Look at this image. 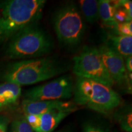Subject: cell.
<instances>
[{"label": "cell", "mask_w": 132, "mask_h": 132, "mask_svg": "<svg viewBox=\"0 0 132 132\" xmlns=\"http://www.w3.org/2000/svg\"><path fill=\"white\" fill-rule=\"evenodd\" d=\"M45 0H6L0 1V43L10 39L42 16Z\"/></svg>", "instance_id": "1"}, {"label": "cell", "mask_w": 132, "mask_h": 132, "mask_svg": "<svg viewBox=\"0 0 132 132\" xmlns=\"http://www.w3.org/2000/svg\"><path fill=\"white\" fill-rule=\"evenodd\" d=\"M67 70V65L55 57H40L11 64L5 70L3 78L6 82L19 86L30 85L49 80Z\"/></svg>", "instance_id": "2"}, {"label": "cell", "mask_w": 132, "mask_h": 132, "mask_svg": "<svg viewBox=\"0 0 132 132\" xmlns=\"http://www.w3.org/2000/svg\"><path fill=\"white\" fill-rule=\"evenodd\" d=\"M6 56L12 59H30L50 53L54 48L52 38L38 22L29 24L9 40Z\"/></svg>", "instance_id": "3"}, {"label": "cell", "mask_w": 132, "mask_h": 132, "mask_svg": "<svg viewBox=\"0 0 132 132\" xmlns=\"http://www.w3.org/2000/svg\"><path fill=\"white\" fill-rule=\"evenodd\" d=\"M73 95L76 104L103 114L110 113L121 103L120 95L111 87L81 77L75 82Z\"/></svg>", "instance_id": "4"}, {"label": "cell", "mask_w": 132, "mask_h": 132, "mask_svg": "<svg viewBox=\"0 0 132 132\" xmlns=\"http://www.w3.org/2000/svg\"><path fill=\"white\" fill-rule=\"evenodd\" d=\"M83 16L75 3L59 8L53 18V28L59 43L67 47H75L81 42L86 32Z\"/></svg>", "instance_id": "5"}, {"label": "cell", "mask_w": 132, "mask_h": 132, "mask_svg": "<svg viewBox=\"0 0 132 132\" xmlns=\"http://www.w3.org/2000/svg\"><path fill=\"white\" fill-rule=\"evenodd\" d=\"M73 72L77 77L95 81L109 87L114 84L104 65L98 48L92 46H85L73 57Z\"/></svg>", "instance_id": "6"}, {"label": "cell", "mask_w": 132, "mask_h": 132, "mask_svg": "<svg viewBox=\"0 0 132 132\" xmlns=\"http://www.w3.org/2000/svg\"><path fill=\"white\" fill-rule=\"evenodd\" d=\"M74 81L70 75H64L26 90L24 97L31 101L64 100L73 96Z\"/></svg>", "instance_id": "7"}, {"label": "cell", "mask_w": 132, "mask_h": 132, "mask_svg": "<svg viewBox=\"0 0 132 132\" xmlns=\"http://www.w3.org/2000/svg\"><path fill=\"white\" fill-rule=\"evenodd\" d=\"M97 48L104 65L114 82L119 85L122 83L127 75L124 58L106 44Z\"/></svg>", "instance_id": "8"}, {"label": "cell", "mask_w": 132, "mask_h": 132, "mask_svg": "<svg viewBox=\"0 0 132 132\" xmlns=\"http://www.w3.org/2000/svg\"><path fill=\"white\" fill-rule=\"evenodd\" d=\"M74 104L64 100L51 101H31L24 99L22 102V108L24 114L42 115L56 109L67 108Z\"/></svg>", "instance_id": "9"}, {"label": "cell", "mask_w": 132, "mask_h": 132, "mask_svg": "<svg viewBox=\"0 0 132 132\" xmlns=\"http://www.w3.org/2000/svg\"><path fill=\"white\" fill-rule=\"evenodd\" d=\"M77 110L75 105L67 108L56 109L40 115L39 132H53L66 117Z\"/></svg>", "instance_id": "10"}, {"label": "cell", "mask_w": 132, "mask_h": 132, "mask_svg": "<svg viewBox=\"0 0 132 132\" xmlns=\"http://www.w3.org/2000/svg\"><path fill=\"white\" fill-rule=\"evenodd\" d=\"M21 93L20 86L9 82L0 84V112L15 103Z\"/></svg>", "instance_id": "11"}, {"label": "cell", "mask_w": 132, "mask_h": 132, "mask_svg": "<svg viewBox=\"0 0 132 132\" xmlns=\"http://www.w3.org/2000/svg\"><path fill=\"white\" fill-rule=\"evenodd\" d=\"M123 58L132 54V36L119 34H108V42L105 43Z\"/></svg>", "instance_id": "12"}, {"label": "cell", "mask_w": 132, "mask_h": 132, "mask_svg": "<svg viewBox=\"0 0 132 132\" xmlns=\"http://www.w3.org/2000/svg\"><path fill=\"white\" fill-rule=\"evenodd\" d=\"M108 0L98 1L100 19L106 26L116 27L118 24L115 19V12L118 8L115 1Z\"/></svg>", "instance_id": "13"}, {"label": "cell", "mask_w": 132, "mask_h": 132, "mask_svg": "<svg viewBox=\"0 0 132 132\" xmlns=\"http://www.w3.org/2000/svg\"><path fill=\"white\" fill-rule=\"evenodd\" d=\"M79 5L81 12L87 22L93 24L100 19L98 1L81 0Z\"/></svg>", "instance_id": "14"}, {"label": "cell", "mask_w": 132, "mask_h": 132, "mask_svg": "<svg viewBox=\"0 0 132 132\" xmlns=\"http://www.w3.org/2000/svg\"><path fill=\"white\" fill-rule=\"evenodd\" d=\"M9 132H34L24 118L16 119L11 124Z\"/></svg>", "instance_id": "15"}, {"label": "cell", "mask_w": 132, "mask_h": 132, "mask_svg": "<svg viewBox=\"0 0 132 132\" xmlns=\"http://www.w3.org/2000/svg\"><path fill=\"white\" fill-rule=\"evenodd\" d=\"M118 120L121 128L127 132L132 131V114L131 110L125 111L118 114Z\"/></svg>", "instance_id": "16"}, {"label": "cell", "mask_w": 132, "mask_h": 132, "mask_svg": "<svg viewBox=\"0 0 132 132\" xmlns=\"http://www.w3.org/2000/svg\"><path fill=\"white\" fill-rule=\"evenodd\" d=\"M82 132H109V130L102 123L87 122L83 125Z\"/></svg>", "instance_id": "17"}, {"label": "cell", "mask_w": 132, "mask_h": 132, "mask_svg": "<svg viewBox=\"0 0 132 132\" xmlns=\"http://www.w3.org/2000/svg\"><path fill=\"white\" fill-rule=\"evenodd\" d=\"M24 118L34 132H39L40 128V115L24 114Z\"/></svg>", "instance_id": "18"}, {"label": "cell", "mask_w": 132, "mask_h": 132, "mask_svg": "<svg viewBox=\"0 0 132 132\" xmlns=\"http://www.w3.org/2000/svg\"><path fill=\"white\" fill-rule=\"evenodd\" d=\"M118 34L119 35L132 36V23L131 21L119 23L116 26Z\"/></svg>", "instance_id": "19"}, {"label": "cell", "mask_w": 132, "mask_h": 132, "mask_svg": "<svg viewBox=\"0 0 132 132\" xmlns=\"http://www.w3.org/2000/svg\"><path fill=\"white\" fill-rule=\"evenodd\" d=\"M120 6L125 11L128 16V19L129 21H131V7L132 3L131 1L125 0V1H120Z\"/></svg>", "instance_id": "20"}, {"label": "cell", "mask_w": 132, "mask_h": 132, "mask_svg": "<svg viewBox=\"0 0 132 132\" xmlns=\"http://www.w3.org/2000/svg\"><path fill=\"white\" fill-rule=\"evenodd\" d=\"M9 120L4 116L0 117V132H7Z\"/></svg>", "instance_id": "21"}, {"label": "cell", "mask_w": 132, "mask_h": 132, "mask_svg": "<svg viewBox=\"0 0 132 132\" xmlns=\"http://www.w3.org/2000/svg\"><path fill=\"white\" fill-rule=\"evenodd\" d=\"M125 67L127 69L128 72H129L131 75L132 72V56H130L127 57L126 58V61H125Z\"/></svg>", "instance_id": "22"}, {"label": "cell", "mask_w": 132, "mask_h": 132, "mask_svg": "<svg viewBox=\"0 0 132 132\" xmlns=\"http://www.w3.org/2000/svg\"><path fill=\"white\" fill-rule=\"evenodd\" d=\"M55 132H66V131H55Z\"/></svg>", "instance_id": "23"}]
</instances>
